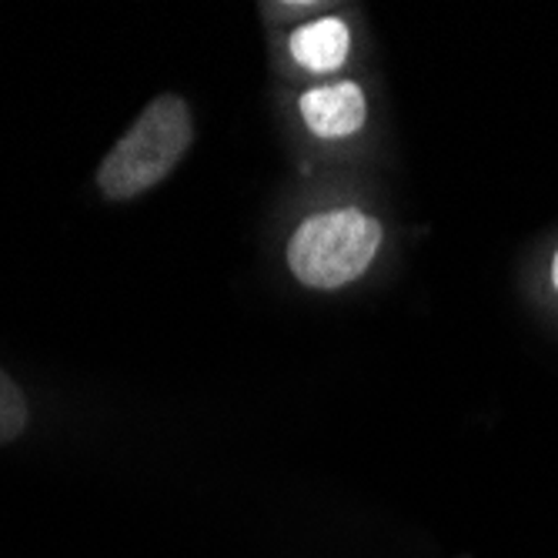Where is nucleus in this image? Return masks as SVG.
<instances>
[{"label":"nucleus","instance_id":"obj_1","mask_svg":"<svg viewBox=\"0 0 558 558\" xmlns=\"http://www.w3.org/2000/svg\"><path fill=\"white\" fill-rule=\"evenodd\" d=\"M194 141L191 105L181 94H158L134 118L124 137L97 168V187L108 201H131L161 184Z\"/></svg>","mask_w":558,"mask_h":558},{"label":"nucleus","instance_id":"obj_2","mask_svg":"<svg viewBox=\"0 0 558 558\" xmlns=\"http://www.w3.org/2000/svg\"><path fill=\"white\" fill-rule=\"evenodd\" d=\"M381 244V225L365 211H325L304 221L288 244L291 275L308 288H344L362 278Z\"/></svg>","mask_w":558,"mask_h":558},{"label":"nucleus","instance_id":"obj_3","mask_svg":"<svg viewBox=\"0 0 558 558\" xmlns=\"http://www.w3.org/2000/svg\"><path fill=\"white\" fill-rule=\"evenodd\" d=\"M301 118L318 137H348L365 124L368 105L359 84H325L301 97Z\"/></svg>","mask_w":558,"mask_h":558},{"label":"nucleus","instance_id":"obj_4","mask_svg":"<svg viewBox=\"0 0 558 558\" xmlns=\"http://www.w3.org/2000/svg\"><path fill=\"white\" fill-rule=\"evenodd\" d=\"M291 58L304 68V71H318L328 74L335 68L344 64L348 50H351V34L344 27V21L338 17H322L315 24H304L291 34L288 40Z\"/></svg>","mask_w":558,"mask_h":558},{"label":"nucleus","instance_id":"obj_5","mask_svg":"<svg viewBox=\"0 0 558 558\" xmlns=\"http://www.w3.org/2000/svg\"><path fill=\"white\" fill-rule=\"evenodd\" d=\"M27 398L21 391V385L0 368V445H11L14 438L24 435L27 428Z\"/></svg>","mask_w":558,"mask_h":558},{"label":"nucleus","instance_id":"obj_6","mask_svg":"<svg viewBox=\"0 0 558 558\" xmlns=\"http://www.w3.org/2000/svg\"><path fill=\"white\" fill-rule=\"evenodd\" d=\"M551 281H555V288H558V255H555V262H551Z\"/></svg>","mask_w":558,"mask_h":558}]
</instances>
